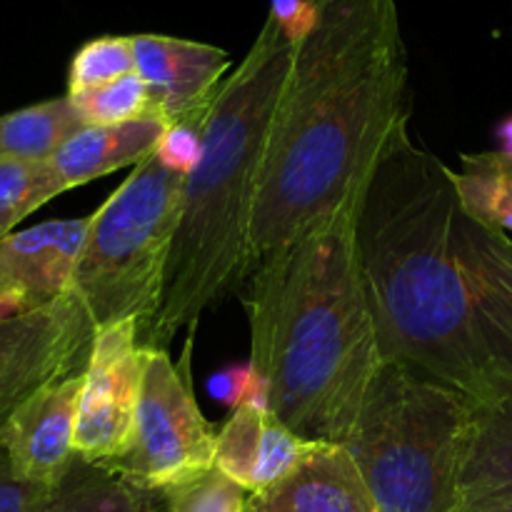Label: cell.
Returning a JSON list of instances; mask_svg holds the SVG:
<instances>
[{"instance_id":"obj_1","label":"cell","mask_w":512,"mask_h":512,"mask_svg":"<svg viewBox=\"0 0 512 512\" xmlns=\"http://www.w3.org/2000/svg\"><path fill=\"white\" fill-rule=\"evenodd\" d=\"M383 363L490 405L512 393V240L473 218L453 170L395 128L355 213Z\"/></svg>"},{"instance_id":"obj_2","label":"cell","mask_w":512,"mask_h":512,"mask_svg":"<svg viewBox=\"0 0 512 512\" xmlns=\"http://www.w3.org/2000/svg\"><path fill=\"white\" fill-rule=\"evenodd\" d=\"M408 110V53L395 0H318L293 43L250 228V275L360 198Z\"/></svg>"},{"instance_id":"obj_3","label":"cell","mask_w":512,"mask_h":512,"mask_svg":"<svg viewBox=\"0 0 512 512\" xmlns=\"http://www.w3.org/2000/svg\"><path fill=\"white\" fill-rule=\"evenodd\" d=\"M358 200L305 230L250 280V368L270 413L308 440L343 445L383 368L363 280Z\"/></svg>"},{"instance_id":"obj_4","label":"cell","mask_w":512,"mask_h":512,"mask_svg":"<svg viewBox=\"0 0 512 512\" xmlns=\"http://www.w3.org/2000/svg\"><path fill=\"white\" fill-rule=\"evenodd\" d=\"M290 58L293 43L268 15L205 115L203 153L185 178L163 305L143 333L150 348H168L180 328H195L205 310L250 278L255 200Z\"/></svg>"},{"instance_id":"obj_5","label":"cell","mask_w":512,"mask_h":512,"mask_svg":"<svg viewBox=\"0 0 512 512\" xmlns=\"http://www.w3.org/2000/svg\"><path fill=\"white\" fill-rule=\"evenodd\" d=\"M478 405L403 363H383L345 450L378 512H455Z\"/></svg>"},{"instance_id":"obj_6","label":"cell","mask_w":512,"mask_h":512,"mask_svg":"<svg viewBox=\"0 0 512 512\" xmlns=\"http://www.w3.org/2000/svg\"><path fill=\"white\" fill-rule=\"evenodd\" d=\"M183 188V175L153 153L90 215L75 293L95 328L138 320L145 333L153 325L168 285Z\"/></svg>"},{"instance_id":"obj_7","label":"cell","mask_w":512,"mask_h":512,"mask_svg":"<svg viewBox=\"0 0 512 512\" xmlns=\"http://www.w3.org/2000/svg\"><path fill=\"white\" fill-rule=\"evenodd\" d=\"M188 378V355L178 368L168 350L145 345L133 445L123 458L98 468L153 493L213 470L218 433L200 413Z\"/></svg>"},{"instance_id":"obj_8","label":"cell","mask_w":512,"mask_h":512,"mask_svg":"<svg viewBox=\"0 0 512 512\" xmlns=\"http://www.w3.org/2000/svg\"><path fill=\"white\" fill-rule=\"evenodd\" d=\"M138 320L95 328L83 368L73 448L78 460L108 465L133 445L145 343Z\"/></svg>"},{"instance_id":"obj_9","label":"cell","mask_w":512,"mask_h":512,"mask_svg":"<svg viewBox=\"0 0 512 512\" xmlns=\"http://www.w3.org/2000/svg\"><path fill=\"white\" fill-rule=\"evenodd\" d=\"M93 335L95 325L75 290L0 323V428L40 388L80 373Z\"/></svg>"},{"instance_id":"obj_10","label":"cell","mask_w":512,"mask_h":512,"mask_svg":"<svg viewBox=\"0 0 512 512\" xmlns=\"http://www.w3.org/2000/svg\"><path fill=\"white\" fill-rule=\"evenodd\" d=\"M80 390L83 370L40 388L5 420L0 445L20 480L58 488L73 470L78 460L73 440Z\"/></svg>"},{"instance_id":"obj_11","label":"cell","mask_w":512,"mask_h":512,"mask_svg":"<svg viewBox=\"0 0 512 512\" xmlns=\"http://www.w3.org/2000/svg\"><path fill=\"white\" fill-rule=\"evenodd\" d=\"M88 230L90 215L48 220L0 240V298H18L33 310L73 293Z\"/></svg>"},{"instance_id":"obj_12","label":"cell","mask_w":512,"mask_h":512,"mask_svg":"<svg viewBox=\"0 0 512 512\" xmlns=\"http://www.w3.org/2000/svg\"><path fill=\"white\" fill-rule=\"evenodd\" d=\"M135 73L150 90V103L168 123L193 118L213 105L230 55L215 45L170 35H130Z\"/></svg>"},{"instance_id":"obj_13","label":"cell","mask_w":512,"mask_h":512,"mask_svg":"<svg viewBox=\"0 0 512 512\" xmlns=\"http://www.w3.org/2000/svg\"><path fill=\"white\" fill-rule=\"evenodd\" d=\"M323 445L298 435L270 410L235 408L218 430L215 468L253 495L293 473Z\"/></svg>"},{"instance_id":"obj_14","label":"cell","mask_w":512,"mask_h":512,"mask_svg":"<svg viewBox=\"0 0 512 512\" xmlns=\"http://www.w3.org/2000/svg\"><path fill=\"white\" fill-rule=\"evenodd\" d=\"M245 512H378L345 445L325 443L270 488L248 495Z\"/></svg>"},{"instance_id":"obj_15","label":"cell","mask_w":512,"mask_h":512,"mask_svg":"<svg viewBox=\"0 0 512 512\" xmlns=\"http://www.w3.org/2000/svg\"><path fill=\"white\" fill-rule=\"evenodd\" d=\"M168 125L160 113H148L118 125H85L60 145L48 163L63 190H73L148 160L158 150Z\"/></svg>"},{"instance_id":"obj_16","label":"cell","mask_w":512,"mask_h":512,"mask_svg":"<svg viewBox=\"0 0 512 512\" xmlns=\"http://www.w3.org/2000/svg\"><path fill=\"white\" fill-rule=\"evenodd\" d=\"M512 493V393L475 413L473 443L460 478V505Z\"/></svg>"},{"instance_id":"obj_17","label":"cell","mask_w":512,"mask_h":512,"mask_svg":"<svg viewBox=\"0 0 512 512\" xmlns=\"http://www.w3.org/2000/svg\"><path fill=\"white\" fill-rule=\"evenodd\" d=\"M40 512H165V498L110 470L75 460L73 470Z\"/></svg>"},{"instance_id":"obj_18","label":"cell","mask_w":512,"mask_h":512,"mask_svg":"<svg viewBox=\"0 0 512 512\" xmlns=\"http://www.w3.org/2000/svg\"><path fill=\"white\" fill-rule=\"evenodd\" d=\"M80 128L85 123L68 95L0 115V158L43 163Z\"/></svg>"},{"instance_id":"obj_19","label":"cell","mask_w":512,"mask_h":512,"mask_svg":"<svg viewBox=\"0 0 512 512\" xmlns=\"http://www.w3.org/2000/svg\"><path fill=\"white\" fill-rule=\"evenodd\" d=\"M453 185L473 218L512 233V158L500 150L463 153V170L453 173Z\"/></svg>"},{"instance_id":"obj_20","label":"cell","mask_w":512,"mask_h":512,"mask_svg":"<svg viewBox=\"0 0 512 512\" xmlns=\"http://www.w3.org/2000/svg\"><path fill=\"white\" fill-rule=\"evenodd\" d=\"M65 193L48 160L0 158V240L13 233L15 225L45 203Z\"/></svg>"},{"instance_id":"obj_21","label":"cell","mask_w":512,"mask_h":512,"mask_svg":"<svg viewBox=\"0 0 512 512\" xmlns=\"http://www.w3.org/2000/svg\"><path fill=\"white\" fill-rule=\"evenodd\" d=\"M85 125H118L158 113L150 103V90L138 73H128L100 88L68 95Z\"/></svg>"},{"instance_id":"obj_22","label":"cell","mask_w":512,"mask_h":512,"mask_svg":"<svg viewBox=\"0 0 512 512\" xmlns=\"http://www.w3.org/2000/svg\"><path fill=\"white\" fill-rule=\"evenodd\" d=\"M135 73L133 38L130 35H103L85 43L70 60L68 95L100 88L123 75Z\"/></svg>"},{"instance_id":"obj_23","label":"cell","mask_w":512,"mask_h":512,"mask_svg":"<svg viewBox=\"0 0 512 512\" xmlns=\"http://www.w3.org/2000/svg\"><path fill=\"white\" fill-rule=\"evenodd\" d=\"M165 512H245L248 493L218 468L165 490Z\"/></svg>"},{"instance_id":"obj_24","label":"cell","mask_w":512,"mask_h":512,"mask_svg":"<svg viewBox=\"0 0 512 512\" xmlns=\"http://www.w3.org/2000/svg\"><path fill=\"white\" fill-rule=\"evenodd\" d=\"M208 110L193 118L175 120L165 128L163 138H160L158 150L155 155L160 158V163L165 168L175 170L178 175L188 178L193 173V168L198 165L200 153H203V123Z\"/></svg>"},{"instance_id":"obj_25","label":"cell","mask_w":512,"mask_h":512,"mask_svg":"<svg viewBox=\"0 0 512 512\" xmlns=\"http://www.w3.org/2000/svg\"><path fill=\"white\" fill-rule=\"evenodd\" d=\"M53 493L55 488L20 480L0 445V512H40Z\"/></svg>"},{"instance_id":"obj_26","label":"cell","mask_w":512,"mask_h":512,"mask_svg":"<svg viewBox=\"0 0 512 512\" xmlns=\"http://www.w3.org/2000/svg\"><path fill=\"white\" fill-rule=\"evenodd\" d=\"M270 18L280 25L290 43H298L318 18V0H270Z\"/></svg>"},{"instance_id":"obj_27","label":"cell","mask_w":512,"mask_h":512,"mask_svg":"<svg viewBox=\"0 0 512 512\" xmlns=\"http://www.w3.org/2000/svg\"><path fill=\"white\" fill-rule=\"evenodd\" d=\"M250 370L248 365H230V368L218 370V373L210 375L208 380V393L210 398H215L218 403L228 405V408H240L245 400V393H248L250 385Z\"/></svg>"},{"instance_id":"obj_28","label":"cell","mask_w":512,"mask_h":512,"mask_svg":"<svg viewBox=\"0 0 512 512\" xmlns=\"http://www.w3.org/2000/svg\"><path fill=\"white\" fill-rule=\"evenodd\" d=\"M455 512H512V493L493 495V498L475 500V503H465Z\"/></svg>"},{"instance_id":"obj_29","label":"cell","mask_w":512,"mask_h":512,"mask_svg":"<svg viewBox=\"0 0 512 512\" xmlns=\"http://www.w3.org/2000/svg\"><path fill=\"white\" fill-rule=\"evenodd\" d=\"M495 135H498V143H500V153L508 155L512 158V115L503 120V123L495 128Z\"/></svg>"},{"instance_id":"obj_30","label":"cell","mask_w":512,"mask_h":512,"mask_svg":"<svg viewBox=\"0 0 512 512\" xmlns=\"http://www.w3.org/2000/svg\"><path fill=\"white\" fill-rule=\"evenodd\" d=\"M18 313H25L23 303L18 298H0V323H5V320H10Z\"/></svg>"}]
</instances>
